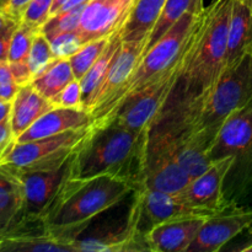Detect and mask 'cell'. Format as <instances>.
I'll return each instance as SVG.
<instances>
[{
    "instance_id": "obj_7",
    "label": "cell",
    "mask_w": 252,
    "mask_h": 252,
    "mask_svg": "<svg viewBox=\"0 0 252 252\" xmlns=\"http://www.w3.org/2000/svg\"><path fill=\"white\" fill-rule=\"evenodd\" d=\"M191 176L175 155L166 133L154 125L145 143L139 189L180 193L191 182Z\"/></svg>"
},
{
    "instance_id": "obj_17",
    "label": "cell",
    "mask_w": 252,
    "mask_h": 252,
    "mask_svg": "<svg viewBox=\"0 0 252 252\" xmlns=\"http://www.w3.org/2000/svg\"><path fill=\"white\" fill-rule=\"evenodd\" d=\"M207 218L186 216L157 224L145 235L148 249L153 252H187Z\"/></svg>"
},
{
    "instance_id": "obj_22",
    "label": "cell",
    "mask_w": 252,
    "mask_h": 252,
    "mask_svg": "<svg viewBox=\"0 0 252 252\" xmlns=\"http://www.w3.org/2000/svg\"><path fill=\"white\" fill-rule=\"evenodd\" d=\"M251 44L252 9L250 2L249 0H234L230 22H229L225 68L239 61Z\"/></svg>"
},
{
    "instance_id": "obj_13",
    "label": "cell",
    "mask_w": 252,
    "mask_h": 252,
    "mask_svg": "<svg viewBox=\"0 0 252 252\" xmlns=\"http://www.w3.org/2000/svg\"><path fill=\"white\" fill-rule=\"evenodd\" d=\"M73 157L58 169L53 170H16L24 186L25 208L22 217H39L42 218L57 192L71 175Z\"/></svg>"
},
{
    "instance_id": "obj_16",
    "label": "cell",
    "mask_w": 252,
    "mask_h": 252,
    "mask_svg": "<svg viewBox=\"0 0 252 252\" xmlns=\"http://www.w3.org/2000/svg\"><path fill=\"white\" fill-rule=\"evenodd\" d=\"M132 0H90L84 7L78 31L84 42L110 37L127 15Z\"/></svg>"
},
{
    "instance_id": "obj_27",
    "label": "cell",
    "mask_w": 252,
    "mask_h": 252,
    "mask_svg": "<svg viewBox=\"0 0 252 252\" xmlns=\"http://www.w3.org/2000/svg\"><path fill=\"white\" fill-rule=\"evenodd\" d=\"M108 39H110V37H101V38L86 42L76 53H74L69 58L75 79L80 80L88 73L89 69L95 64V62L103 53L108 43Z\"/></svg>"
},
{
    "instance_id": "obj_23",
    "label": "cell",
    "mask_w": 252,
    "mask_h": 252,
    "mask_svg": "<svg viewBox=\"0 0 252 252\" xmlns=\"http://www.w3.org/2000/svg\"><path fill=\"white\" fill-rule=\"evenodd\" d=\"M39 31L41 30L33 29L24 22H20L12 36L7 63L15 80L20 86L30 84L32 80V74L29 68V56L34 36Z\"/></svg>"
},
{
    "instance_id": "obj_19",
    "label": "cell",
    "mask_w": 252,
    "mask_h": 252,
    "mask_svg": "<svg viewBox=\"0 0 252 252\" xmlns=\"http://www.w3.org/2000/svg\"><path fill=\"white\" fill-rule=\"evenodd\" d=\"M166 0H132L127 15L120 26L122 42L147 39L157 24Z\"/></svg>"
},
{
    "instance_id": "obj_42",
    "label": "cell",
    "mask_w": 252,
    "mask_h": 252,
    "mask_svg": "<svg viewBox=\"0 0 252 252\" xmlns=\"http://www.w3.org/2000/svg\"><path fill=\"white\" fill-rule=\"evenodd\" d=\"M7 1H9V0H0V12H1L2 10H4L5 5L7 4Z\"/></svg>"
},
{
    "instance_id": "obj_31",
    "label": "cell",
    "mask_w": 252,
    "mask_h": 252,
    "mask_svg": "<svg viewBox=\"0 0 252 252\" xmlns=\"http://www.w3.org/2000/svg\"><path fill=\"white\" fill-rule=\"evenodd\" d=\"M53 0H31L22 14L21 21L33 29L41 30L51 17Z\"/></svg>"
},
{
    "instance_id": "obj_24",
    "label": "cell",
    "mask_w": 252,
    "mask_h": 252,
    "mask_svg": "<svg viewBox=\"0 0 252 252\" xmlns=\"http://www.w3.org/2000/svg\"><path fill=\"white\" fill-rule=\"evenodd\" d=\"M121 44H122V39H121L120 31L113 32L110 36L108 43L106 46L105 51L101 54L100 58L95 62L93 66L88 70V73L80 79L81 85V95H83V108L89 112L93 98L95 96L96 90L102 83L103 78H105L106 73H107L108 68H110L111 63H112L113 58L116 57L117 52L120 51Z\"/></svg>"
},
{
    "instance_id": "obj_28",
    "label": "cell",
    "mask_w": 252,
    "mask_h": 252,
    "mask_svg": "<svg viewBox=\"0 0 252 252\" xmlns=\"http://www.w3.org/2000/svg\"><path fill=\"white\" fill-rule=\"evenodd\" d=\"M84 7H85V5L52 15L48 19V21L42 26L41 32L49 41H52V39L56 38L59 34L65 33V32L69 31H74V30L78 29Z\"/></svg>"
},
{
    "instance_id": "obj_11",
    "label": "cell",
    "mask_w": 252,
    "mask_h": 252,
    "mask_svg": "<svg viewBox=\"0 0 252 252\" xmlns=\"http://www.w3.org/2000/svg\"><path fill=\"white\" fill-rule=\"evenodd\" d=\"M251 229L252 207H226L204 220L187 252L220 251L229 241Z\"/></svg>"
},
{
    "instance_id": "obj_25",
    "label": "cell",
    "mask_w": 252,
    "mask_h": 252,
    "mask_svg": "<svg viewBox=\"0 0 252 252\" xmlns=\"http://www.w3.org/2000/svg\"><path fill=\"white\" fill-rule=\"evenodd\" d=\"M203 0H166L157 24L147 38L145 52L158 43L184 15L192 12L199 15L204 10Z\"/></svg>"
},
{
    "instance_id": "obj_41",
    "label": "cell",
    "mask_w": 252,
    "mask_h": 252,
    "mask_svg": "<svg viewBox=\"0 0 252 252\" xmlns=\"http://www.w3.org/2000/svg\"><path fill=\"white\" fill-rule=\"evenodd\" d=\"M241 252H252V243L249 244V245H245L243 246V248L239 249Z\"/></svg>"
},
{
    "instance_id": "obj_40",
    "label": "cell",
    "mask_w": 252,
    "mask_h": 252,
    "mask_svg": "<svg viewBox=\"0 0 252 252\" xmlns=\"http://www.w3.org/2000/svg\"><path fill=\"white\" fill-rule=\"evenodd\" d=\"M9 20H10L9 17H6L4 14H2V12H0V31H1V30L4 29L5 25H6L7 22H9Z\"/></svg>"
},
{
    "instance_id": "obj_4",
    "label": "cell",
    "mask_w": 252,
    "mask_h": 252,
    "mask_svg": "<svg viewBox=\"0 0 252 252\" xmlns=\"http://www.w3.org/2000/svg\"><path fill=\"white\" fill-rule=\"evenodd\" d=\"M199 15L192 12L184 15L155 46L145 52L125 86L94 113L93 126L107 120L121 106L157 84L171 70L181 57Z\"/></svg>"
},
{
    "instance_id": "obj_30",
    "label": "cell",
    "mask_w": 252,
    "mask_h": 252,
    "mask_svg": "<svg viewBox=\"0 0 252 252\" xmlns=\"http://www.w3.org/2000/svg\"><path fill=\"white\" fill-rule=\"evenodd\" d=\"M49 42L56 58H70L83 44H85L78 29L59 34Z\"/></svg>"
},
{
    "instance_id": "obj_12",
    "label": "cell",
    "mask_w": 252,
    "mask_h": 252,
    "mask_svg": "<svg viewBox=\"0 0 252 252\" xmlns=\"http://www.w3.org/2000/svg\"><path fill=\"white\" fill-rule=\"evenodd\" d=\"M76 252H137L149 251L145 235L138 226V216L133 206L125 221L111 224L98 234L84 235L75 240Z\"/></svg>"
},
{
    "instance_id": "obj_14",
    "label": "cell",
    "mask_w": 252,
    "mask_h": 252,
    "mask_svg": "<svg viewBox=\"0 0 252 252\" xmlns=\"http://www.w3.org/2000/svg\"><path fill=\"white\" fill-rule=\"evenodd\" d=\"M231 162L233 158L230 157L212 161L211 166L203 174L192 179L189 186L180 192L182 198L206 216H212L230 207L231 204L224 198L223 187Z\"/></svg>"
},
{
    "instance_id": "obj_15",
    "label": "cell",
    "mask_w": 252,
    "mask_h": 252,
    "mask_svg": "<svg viewBox=\"0 0 252 252\" xmlns=\"http://www.w3.org/2000/svg\"><path fill=\"white\" fill-rule=\"evenodd\" d=\"M147 39L139 42H122L120 51L113 58L102 83L96 90L89 112L93 116L113 95L118 93L134 73L138 63L145 53Z\"/></svg>"
},
{
    "instance_id": "obj_32",
    "label": "cell",
    "mask_w": 252,
    "mask_h": 252,
    "mask_svg": "<svg viewBox=\"0 0 252 252\" xmlns=\"http://www.w3.org/2000/svg\"><path fill=\"white\" fill-rule=\"evenodd\" d=\"M56 107L83 108V95H81L80 80L74 79L69 83L56 97L52 100Z\"/></svg>"
},
{
    "instance_id": "obj_9",
    "label": "cell",
    "mask_w": 252,
    "mask_h": 252,
    "mask_svg": "<svg viewBox=\"0 0 252 252\" xmlns=\"http://www.w3.org/2000/svg\"><path fill=\"white\" fill-rule=\"evenodd\" d=\"M90 127L68 130L42 139L15 143L2 164L21 170H53L65 164L88 135Z\"/></svg>"
},
{
    "instance_id": "obj_39",
    "label": "cell",
    "mask_w": 252,
    "mask_h": 252,
    "mask_svg": "<svg viewBox=\"0 0 252 252\" xmlns=\"http://www.w3.org/2000/svg\"><path fill=\"white\" fill-rule=\"evenodd\" d=\"M68 0H53V5H52V11H51V16L52 15L57 14L59 11L62 6H63Z\"/></svg>"
},
{
    "instance_id": "obj_36",
    "label": "cell",
    "mask_w": 252,
    "mask_h": 252,
    "mask_svg": "<svg viewBox=\"0 0 252 252\" xmlns=\"http://www.w3.org/2000/svg\"><path fill=\"white\" fill-rule=\"evenodd\" d=\"M30 1H31V0H9L1 12L5 16L9 17L10 20L20 22L21 21L22 14H24L25 9H26L27 5L30 4Z\"/></svg>"
},
{
    "instance_id": "obj_34",
    "label": "cell",
    "mask_w": 252,
    "mask_h": 252,
    "mask_svg": "<svg viewBox=\"0 0 252 252\" xmlns=\"http://www.w3.org/2000/svg\"><path fill=\"white\" fill-rule=\"evenodd\" d=\"M15 143H16V138H15L14 133H12L11 123L5 122L0 123V164L4 162L9 153L14 148Z\"/></svg>"
},
{
    "instance_id": "obj_5",
    "label": "cell",
    "mask_w": 252,
    "mask_h": 252,
    "mask_svg": "<svg viewBox=\"0 0 252 252\" xmlns=\"http://www.w3.org/2000/svg\"><path fill=\"white\" fill-rule=\"evenodd\" d=\"M209 157L212 161L233 158L224 198L231 206L252 207V100L226 118Z\"/></svg>"
},
{
    "instance_id": "obj_2",
    "label": "cell",
    "mask_w": 252,
    "mask_h": 252,
    "mask_svg": "<svg viewBox=\"0 0 252 252\" xmlns=\"http://www.w3.org/2000/svg\"><path fill=\"white\" fill-rule=\"evenodd\" d=\"M134 191V185L121 177L70 176L62 185L42 218L57 235L75 245L76 239L95 217L120 204Z\"/></svg>"
},
{
    "instance_id": "obj_29",
    "label": "cell",
    "mask_w": 252,
    "mask_h": 252,
    "mask_svg": "<svg viewBox=\"0 0 252 252\" xmlns=\"http://www.w3.org/2000/svg\"><path fill=\"white\" fill-rule=\"evenodd\" d=\"M56 59L52 51L51 42L41 31L34 36L32 42L31 52L29 56V68L31 70L32 79L41 70H43L49 63Z\"/></svg>"
},
{
    "instance_id": "obj_26",
    "label": "cell",
    "mask_w": 252,
    "mask_h": 252,
    "mask_svg": "<svg viewBox=\"0 0 252 252\" xmlns=\"http://www.w3.org/2000/svg\"><path fill=\"white\" fill-rule=\"evenodd\" d=\"M75 79L69 58H56L31 80L32 86L48 100H53Z\"/></svg>"
},
{
    "instance_id": "obj_8",
    "label": "cell",
    "mask_w": 252,
    "mask_h": 252,
    "mask_svg": "<svg viewBox=\"0 0 252 252\" xmlns=\"http://www.w3.org/2000/svg\"><path fill=\"white\" fill-rule=\"evenodd\" d=\"M189 41H191V37H189L179 61L176 62V64L172 66L171 70L161 80L158 81L157 84H154L150 88L145 89L139 95H137L132 100L121 106L107 120L98 123V125H103V123L107 122H116L118 125L123 126V127L130 128V129L134 130L150 129L155 123V121H157L158 115L161 112L162 108L165 107V105L169 101L176 84L179 83L180 76H181L182 70H184L185 63H186Z\"/></svg>"
},
{
    "instance_id": "obj_18",
    "label": "cell",
    "mask_w": 252,
    "mask_h": 252,
    "mask_svg": "<svg viewBox=\"0 0 252 252\" xmlns=\"http://www.w3.org/2000/svg\"><path fill=\"white\" fill-rule=\"evenodd\" d=\"M93 116L84 108L54 107L30 126L16 139V143L42 139L59 133L91 127Z\"/></svg>"
},
{
    "instance_id": "obj_33",
    "label": "cell",
    "mask_w": 252,
    "mask_h": 252,
    "mask_svg": "<svg viewBox=\"0 0 252 252\" xmlns=\"http://www.w3.org/2000/svg\"><path fill=\"white\" fill-rule=\"evenodd\" d=\"M20 85L15 80L7 62L0 64V98L14 101Z\"/></svg>"
},
{
    "instance_id": "obj_35",
    "label": "cell",
    "mask_w": 252,
    "mask_h": 252,
    "mask_svg": "<svg viewBox=\"0 0 252 252\" xmlns=\"http://www.w3.org/2000/svg\"><path fill=\"white\" fill-rule=\"evenodd\" d=\"M19 24L20 22L14 21V20H9L4 29L0 31V64L7 62L10 43H11L12 36H14L15 30Z\"/></svg>"
},
{
    "instance_id": "obj_6",
    "label": "cell",
    "mask_w": 252,
    "mask_h": 252,
    "mask_svg": "<svg viewBox=\"0 0 252 252\" xmlns=\"http://www.w3.org/2000/svg\"><path fill=\"white\" fill-rule=\"evenodd\" d=\"M252 100V48L226 66L208 96L194 106L166 103L181 111L197 129H220L226 118Z\"/></svg>"
},
{
    "instance_id": "obj_37",
    "label": "cell",
    "mask_w": 252,
    "mask_h": 252,
    "mask_svg": "<svg viewBox=\"0 0 252 252\" xmlns=\"http://www.w3.org/2000/svg\"><path fill=\"white\" fill-rule=\"evenodd\" d=\"M12 101L0 98V123L9 122L11 117Z\"/></svg>"
},
{
    "instance_id": "obj_10",
    "label": "cell",
    "mask_w": 252,
    "mask_h": 252,
    "mask_svg": "<svg viewBox=\"0 0 252 252\" xmlns=\"http://www.w3.org/2000/svg\"><path fill=\"white\" fill-rule=\"evenodd\" d=\"M1 252H76L75 245L57 235L39 217L24 216L0 238Z\"/></svg>"
},
{
    "instance_id": "obj_20",
    "label": "cell",
    "mask_w": 252,
    "mask_h": 252,
    "mask_svg": "<svg viewBox=\"0 0 252 252\" xmlns=\"http://www.w3.org/2000/svg\"><path fill=\"white\" fill-rule=\"evenodd\" d=\"M56 106L32 86V84L20 86L14 101L10 123L15 138H19L27 128L33 125L41 116Z\"/></svg>"
},
{
    "instance_id": "obj_21",
    "label": "cell",
    "mask_w": 252,
    "mask_h": 252,
    "mask_svg": "<svg viewBox=\"0 0 252 252\" xmlns=\"http://www.w3.org/2000/svg\"><path fill=\"white\" fill-rule=\"evenodd\" d=\"M24 186L16 170L7 164H0V229L4 233L24 214Z\"/></svg>"
},
{
    "instance_id": "obj_43",
    "label": "cell",
    "mask_w": 252,
    "mask_h": 252,
    "mask_svg": "<svg viewBox=\"0 0 252 252\" xmlns=\"http://www.w3.org/2000/svg\"><path fill=\"white\" fill-rule=\"evenodd\" d=\"M249 2H250V6H251V9H252V0H249Z\"/></svg>"
},
{
    "instance_id": "obj_44",
    "label": "cell",
    "mask_w": 252,
    "mask_h": 252,
    "mask_svg": "<svg viewBox=\"0 0 252 252\" xmlns=\"http://www.w3.org/2000/svg\"><path fill=\"white\" fill-rule=\"evenodd\" d=\"M1 234H2V230H1V229H0V238H1Z\"/></svg>"
},
{
    "instance_id": "obj_38",
    "label": "cell",
    "mask_w": 252,
    "mask_h": 252,
    "mask_svg": "<svg viewBox=\"0 0 252 252\" xmlns=\"http://www.w3.org/2000/svg\"><path fill=\"white\" fill-rule=\"evenodd\" d=\"M90 0H68L63 6L59 9L58 12L61 11H65V10H70L74 9V7H78V6H83V5H86Z\"/></svg>"
},
{
    "instance_id": "obj_45",
    "label": "cell",
    "mask_w": 252,
    "mask_h": 252,
    "mask_svg": "<svg viewBox=\"0 0 252 252\" xmlns=\"http://www.w3.org/2000/svg\"><path fill=\"white\" fill-rule=\"evenodd\" d=\"M251 48H252V44H251Z\"/></svg>"
},
{
    "instance_id": "obj_3",
    "label": "cell",
    "mask_w": 252,
    "mask_h": 252,
    "mask_svg": "<svg viewBox=\"0 0 252 252\" xmlns=\"http://www.w3.org/2000/svg\"><path fill=\"white\" fill-rule=\"evenodd\" d=\"M149 129L134 130L116 122L91 126L88 135L75 152L71 177L102 175L121 177L139 187Z\"/></svg>"
},
{
    "instance_id": "obj_1",
    "label": "cell",
    "mask_w": 252,
    "mask_h": 252,
    "mask_svg": "<svg viewBox=\"0 0 252 252\" xmlns=\"http://www.w3.org/2000/svg\"><path fill=\"white\" fill-rule=\"evenodd\" d=\"M234 0H213L197 19L179 83L167 103L194 106L218 83L226 62Z\"/></svg>"
}]
</instances>
